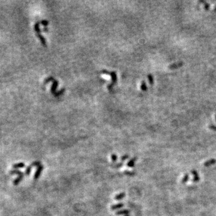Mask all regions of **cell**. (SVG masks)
Instances as JSON below:
<instances>
[{"mask_svg": "<svg viewBox=\"0 0 216 216\" xmlns=\"http://www.w3.org/2000/svg\"><path fill=\"white\" fill-rule=\"evenodd\" d=\"M214 12H216V6L214 7Z\"/></svg>", "mask_w": 216, "mask_h": 216, "instance_id": "9a60e30c", "label": "cell"}, {"mask_svg": "<svg viewBox=\"0 0 216 216\" xmlns=\"http://www.w3.org/2000/svg\"><path fill=\"white\" fill-rule=\"evenodd\" d=\"M39 165H40V163H39V162H33V163L31 164V166L32 167L33 166H39Z\"/></svg>", "mask_w": 216, "mask_h": 216, "instance_id": "8fae6325", "label": "cell"}, {"mask_svg": "<svg viewBox=\"0 0 216 216\" xmlns=\"http://www.w3.org/2000/svg\"><path fill=\"white\" fill-rule=\"evenodd\" d=\"M141 88H142V90H147V87H146V84L144 82H143L142 84L141 85Z\"/></svg>", "mask_w": 216, "mask_h": 216, "instance_id": "7c38bea8", "label": "cell"}, {"mask_svg": "<svg viewBox=\"0 0 216 216\" xmlns=\"http://www.w3.org/2000/svg\"><path fill=\"white\" fill-rule=\"evenodd\" d=\"M205 5H204V7H205V8L206 10H208L209 9V8H210V4H208V3H206V2H205Z\"/></svg>", "mask_w": 216, "mask_h": 216, "instance_id": "4fadbf2b", "label": "cell"}, {"mask_svg": "<svg viewBox=\"0 0 216 216\" xmlns=\"http://www.w3.org/2000/svg\"><path fill=\"white\" fill-rule=\"evenodd\" d=\"M13 168L14 169H17L19 168H24V167H25V165L24 163H22V162H21V163H16L15 165H13Z\"/></svg>", "mask_w": 216, "mask_h": 216, "instance_id": "5b68a950", "label": "cell"}, {"mask_svg": "<svg viewBox=\"0 0 216 216\" xmlns=\"http://www.w3.org/2000/svg\"><path fill=\"white\" fill-rule=\"evenodd\" d=\"M215 163H216V160L214 159V158H212V159H210L208 160V161L205 162L204 163V166L205 167H208L214 165Z\"/></svg>", "mask_w": 216, "mask_h": 216, "instance_id": "277c9868", "label": "cell"}, {"mask_svg": "<svg viewBox=\"0 0 216 216\" xmlns=\"http://www.w3.org/2000/svg\"><path fill=\"white\" fill-rule=\"evenodd\" d=\"M192 174L193 175V182H198L199 181V176L198 175V173L196 171L193 170L192 171Z\"/></svg>", "mask_w": 216, "mask_h": 216, "instance_id": "3957f363", "label": "cell"}, {"mask_svg": "<svg viewBox=\"0 0 216 216\" xmlns=\"http://www.w3.org/2000/svg\"><path fill=\"white\" fill-rule=\"evenodd\" d=\"M43 170V166L42 165H39L38 167H37V169L36 171V172H35L34 175V179H37L39 177V176L40 175V174H41V172H42Z\"/></svg>", "mask_w": 216, "mask_h": 216, "instance_id": "7a4b0ae2", "label": "cell"}, {"mask_svg": "<svg viewBox=\"0 0 216 216\" xmlns=\"http://www.w3.org/2000/svg\"><path fill=\"white\" fill-rule=\"evenodd\" d=\"M209 127H210V128H211L212 130H215V131H216V126H213V125H210Z\"/></svg>", "mask_w": 216, "mask_h": 216, "instance_id": "5bb4252c", "label": "cell"}, {"mask_svg": "<svg viewBox=\"0 0 216 216\" xmlns=\"http://www.w3.org/2000/svg\"><path fill=\"white\" fill-rule=\"evenodd\" d=\"M183 65V62H178V63L171 64V65H169V69H177V68L178 67H180Z\"/></svg>", "mask_w": 216, "mask_h": 216, "instance_id": "8992f818", "label": "cell"}, {"mask_svg": "<svg viewBox=\"0 0 216 216\" xmlns=\"http://www.w3.org/2000/svg\"><path fill=\"white\" fill-rule=\"evenodd\" d=\"M189 179V175L188 174H185V175L184 176L183 179H182V181H181L182 183H183V184L185 183L186 182H187V181H188Z\"/></svg>", "mask_w": 216, "mask_h": 216, "instance_id": "ba28073f", "label": "cell"}, {"mask_svg": "<svg viewBox=\"0 0 216 216\" xmlns=\"http://www.w3.org/2000/svg\"><path fill=\"white\" fill-rule=\"evenodd\" d=\"M215 119H216V115H215Z\"/></svg>", "mask_w": 216, "mask_h": 216, "instance_id": "2e32d148", "label": "cell"}, {"mask_svg": "<svg viewBox=\"0 0 216 216\" xmlns=\"http://www.w3.org/2000/svg\"><path fill=\"white\" fill-rule=\"evenodd\" d=\"M31 168H32L31 166H30L26 167L25 169V175H30L31 171Z\"/></svg>", "mask_w": 216, "mask_h": 216, "instance_id": "9c48e42d", "label": "cell"}, {"mask_svg": "<svg viewBox=\"0 0 216 216\" xmlns=\"http://www.w3.org/2000/svg\"><path fill=\"white\" fill-rule=\"evenodd\" d=\"M148 80H149V83H150L151 84H153V82H154V79H153V76L151 75V74H149V75L148 76Z\"/></svg>", "mask_w": 216, "mask_h": 216, "instance_id": "30bf717a", "label": "cell"}, {"mask_svg": "<svg viewBox=\"0 0 216 216\" xmlns=\"http://www.w3.org/2000/svg\"><path fill=\"white\" fill-rule=\"evenodd\" d=\"M10 175H21L24 174L22 171L18 170V169H13L10 172Z\"/></svg>", "mask_w": 216, "mask_h": 216, "instance_id": "52a82bcc", "label": "cell"}, {"mask_svg": "<svg viewBox=\"0 0 216 216\" xmlns=\"http://www.w3.org/2000/svg\"><path fill=\"white\" fill-rule=\"evenodd\" d=\"M24 175H25V174H23L22 175H19L18 176H17V177L16 178V179L13 180V184L15 185H18L19 184L21 183V181L23 180V178H24Z\"/></svg>", "mask_w": 216, "mask_h": 216, "instance_id": "6da1fadb", "label": "cell"}]
</instances>
